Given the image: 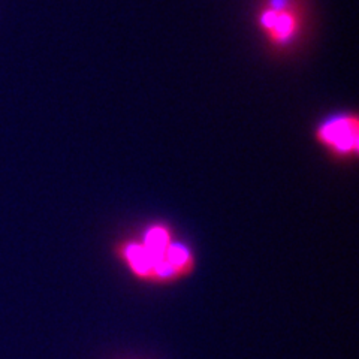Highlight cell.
Masks as SVG:
<instances>
[{"label": "cell", "instance_id": "obj_2", "mask_svg": "<svg viewBox=\"0 0 359 359\" xmlns=\"http://www.w3.org/2000/svg\"><path fill=\"white\" fill-rule=\"evenodd\" d=\"M314 138L337 157H355L359 150V120L353 112H339L323 118Z\"/></svg>", "mask_w": 359, "mask_h": 359}, {"label": "cell", "instance_id": "obj_1", "mask_svg": "<svg viewBox=\"0 0 359 359\" xmlns=\"http://www.w3.org/2000/svg\"><path fill=\"white\" fill-rule=\"evenodd\" d=\"M256 25L268 47L287 51L295 47L304 32V9L301 0H262Z\"/></svg>", "mask_w": 359, "mask_h": 359}]
</instances>
